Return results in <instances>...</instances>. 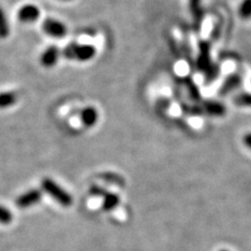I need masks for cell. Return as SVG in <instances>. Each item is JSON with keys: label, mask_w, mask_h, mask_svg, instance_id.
<instances>
[{"label": "cell", "mask_w": 251, "mask_h": 251, "mask_svg": "<svg viewBox=\"0 0 251 251\" xmlns=\"http://www.w3.org/2000/svg\"><path fill=\"white\" fill-rule=\"evenodd\" d=\"M97 53L96 47L90 44L70 43L63 50V56L68 60H75L78 62L90 61Z\"/></svg>", "instance_id": "6da1fadb"}, {"label": "cell", "mask_w": 251, "mask_h": 251, "mask_svg": "<svg viewBox=\"0 0 251 251\" xmlns=\"http://www.w3.org/2000/svg\"><path fill=\"white\" fill-rule=\"evenodd\" d=\"M41 185L44 192L51 196V197L58 203H60L62 206L68 207L73 204L72 196H70L64 188H62L57 182H54L52 179L44 178L42 180Z\"/></svg>", "instance_id": "7a4b0ae2"}, {"label": "cell", "mask_w": 251, "mask_h": 251, "mask_svg": "<svg viewBox=\"0 0 251 251\" xmlns=\"http://www.w3.org/2000/svg\"><path fill=\"white\" fill-rule=\"evenodd\" d=\"M42 28L47 36L52 38H63L67 34V27L64 23L52 18L45 19Z\"/></svg>", "instance_id": "3957f363"}, {"label": "cell", "mask_w": 251, "mask_h": 251, "mask_svg": "<svg viewBox=\"0 0 251 251\" xmlns=\"http://www.w3.org/2000/svg\"><path fill=\"white\" fill-rule=\"evenodd\" d=\"M42 194L39 190H30L21 196L16 200V205L20 208H26L29 207L34 204H37L39 201L41 200Z\"/></svg>", "instance_id": "277c9868"}, {"label": "cell", "mask_w": 251, "mask_h": 251, "mask_svg": "<svg viewBox=\"0 0 251 251\" xmlns=\"http://www.w3.org/2000/svg\"><path fill=\"white\" fill-rule=\"evenodd\" d=\"M18 19L21 22L31 23L35 22L40 17V10L34 4H25L20 7L18 11Z\"/></svg>", "instance_id": "5b68a950"}, {"label": "cell", "mask_w": 251, "mask_h": 251, "mask_svg": "<svg viewBox=\"0 0 251 251\" xmlns=\"http://www.w3.org/2000/svg\"><path fill=\"white\" fill-rule=\"evenodd\" d=\"M59 58H60V50L57 46L51 45L47 47V49L41 53L40 63L44 67L50 68L57 64Z\"/></svg>", "instance_id": "8992f818"}, {"label": "cell", "mask_w": 251, "mask_h": 251, "mask_svg": "<svg viewBox=\"0 0 251 251\" xmlns=\"http://www.w3.org/2000/svg\"><path fill=\"white\" fill-rule=\"evenodd\" d=\"M81 121L86 127H93L99 121V112L94 107H86L81 112Z\"/></svg>", "instance_id": "52a82bcc"}, {"label": "cell", "mask_w": 251, "mask_h": 251, "mask_svg": "<svg viewBox=\"0 0 251 251\" xmlns=\"http://www.w3.org/2000/svg\"><path fill=\"white\" fill-rule=\"evenodd\" d=\"M17 101V96L12 91L0 92V109L13 106Z\"/></svg>", "instance_id": "ba28073f"}, {"label": "cell", "mask_w": 251, "mask_h": 251, "mask_svg": "<svg viewBox=\"0 0 251 251\" xmlns=\"http://www.w3.org/2000/svg\"><path fill=\"white\" fill-rule=\"evenodd\" d=\"M120 204V197L115 194H109L105 196V200L103 203V209L105 211H110L114 209Z\"/></svg>", "instance_id": "9c48e42d"}, {"label": "cell", "mask_w": 251, "mask_h": 251, "mask_svg": "<svg viewBox=\"0 0 251 251\" xmlns=\"http://www.w3.org/2000/svg\"><path fill=\"white\" fill-rule=\"evenodd\" d=\"M10 35V25L2 7H0V38L4 39Z\"/></svg>", "instance_id": "30bf717a"}, {"label": "cell", "mask_w": 251, "mask_h": 251, "mask_svg": "<svg viewBox=\"0 0 251 251\" xmlns=\"http://www.w3.org/2000/svg\"><path fill=\"white\" fill-rule=\"evenodd\" d=\"M239 15L242 19L251 18V0H243L239 6Z\"/></svg>", "instance_id": "8fae6325"}, {"label": "cell", "mask_w": 251, "mask_h": 251, "mask_svg": "<svg viewBox=\"0 0 251 251\" xmlns=\"http://www.w3.org/2000/svg\"><path fill=\"white\" fill-rule=\"evenodd\" d=\"M191 4V10L194 15L195 21H199L202 18V13H201V0H190Z\"/></svg>", "instance_id": "7c38bea8"}, {"label": "cell", "mask_w": 251, "mask_h": 251, "mask_svg": "<svg viewBox=\"0 0 251 251\" xmlns=\"http://www.w3.org/2000/svg\"><path fill=\"white\" fill-rule=\"evenodd\" d=\"M13 221V214L10 209L0 205V223L10 224Z\"/></svg>", "instance_id": "4fadbf2b"}, {"label": "cell", "mask_w": 251, "mask_h": 251, "mask_svg": "<svg viewBox=\"0 0 251 251\" xmlns=\"http://www.w3.org/2000/svg\"><path fill=\"white\" fill-rule=\"evenodd\" d=\"M207 111L214 115H221L224 113V107L217 103H209L206 105Z\"/></svg>", "instance_id": "5bb4252c"}, {"label": "cell", "mask_w": 251, "mask_h": 251, "mask_svg": "<svg viewBox=\"0 0 251 251\" xmlns=\"http://www.w3.org/2000/svg\"><path fill=\"white\" fill-rule=\"evenodd\" d=\"M235 103L239 105L251 106V96L250 94H244V96H241L237 100H235Z\"/></svg>", "instance_id": "9a60e30c"}, {"label": "cell", "mask_w": 251, "mask_h": 251, "mask_svg": "<svg viewBox=\"0 0 251 251\" xmlns=\"http://www.w3.org/2000/svg\"><path fill=\"white\" fill-rule=\"evenodd\" d=\"M90 192L92 195H96V196H100V195L106 196L107 195V192L104 190V188H101L100 186H92Z\"/></svg>", "instance_id": "2e32d148"}, {"label": "cell", "mask_w": 251, "mask_h": 251, "mask_svg": "<svg viewBox=\"0 0 251 251\" xmlns=\"http://www.w3.org/2000/svg\"><path fill=\"white\" fill-rule=\"evenodd\" d=\"M244 143L248 148L251 149V133H248L244 136Z\"/></svg>", "instance_id": "e0dca14e"}, {"label": "cell", "mask_w": 251, "mask_h": 251, "mask_svg": "<svg viewBox=\"0 0 251 251\" xmlns=\"http://www.w3.org/2000/svg\"><path fill=\"white\" fill-rule=\"evenodd\" d=\"M64 1H69V0H64Z\"/></svg>", "instance_id": "ac0fdd59"}, {"label": "cell", "mask_w": 251, "mask_h": 251, "mask_svg": "<svg viewBox=\"0 0 251 251\" xmlns=\"http://www.w3.org/2000/svg\"><path fill=\"white\" fill-rule=\"evenodd\" d=\"M222 251H225V250H222Z\"/></svg>", "instance_id": "d6986e66"}]
</instances>
